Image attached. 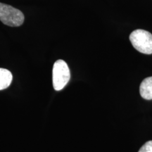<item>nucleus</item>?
Listing matches in <instances>:
<instances>
[{
    "label": "nucleus",
    "instance_id": "f257e3e1",
    "mask_svg": "<svg viewBox=\"0 0 152 152\" xmlns=\"http://www.w3.org/2000/svg\"><path fill=\"white\" fill-rule=\"evenodd\" d=\"M130 41L134 48L145 54H152V34L147 30L138 29L130 34Z\"/></svg>",
    "mask_w": 152,
    "mask_h": 152
},
{
    "label": "nucleus",
    "instance_id": "f03ea898",
    "mask_svg": "<svg viewBox=\"0 0 152 152\" xmlns=\"http://www.w3.org/2000/svg\"><path fill=\"white\" fill-rule=\"evenodd\" d=\"M71 78V73L68 64L64 60H57L52 70L53 87L56 91L62 90Z\"/></svg>",
    "mask_w": 152,
    "mask_h": 152
},
{
    "label": "nucleus",
    "instance_id": "7ed1b4c3",
    "mask_svg": "<svg viewBox=\"0 0 152 152\" xmlns=\"http://www.w3.org/2000/svg\"><path fill=\"white\" fill-rule=\"evenodd\" d=\"M0 20L11 27H18L24 22V15L10 5L0 3Z\"/></svg>",
    "mask_w": 152,
    "mask_h": 152
},
{
    "label": "nucleus",
    "instance_id": "20e7f679",
    "mask_svg": "<svg viewBox=\"0 0 152 152\" xmlns=\"http://www.w3.org/2000/svg\"><path fill=\"white\" fill-rule=\"evenodd\" d=\"M140 93L144 99H152V77H147L142 82L140 87Z\"/></svg>",
    "mask_w": 152,
    "mask_h": 152
},
{
    "label": "nucleus",
    "instance_id": "39448f33",
    "mask_svg": "<svg viewBox=\"0 0 152 152\" xmlns=\"http://www.w3.org/2000/svg\"><path fill=\"white\" fill-rule=\"evenodd\" d=\"M13 80L12 73L9 70L0 68V90L8 88Z\"/></svg>",
    "mask_w": 152,
    "mask_h": 152
},
{
    "label": "nucleus",
    "instance_id": "423d86ee",
    "mask_svg": "<svg viewBox=\"0 0 152 152\" xmlns=\"http://www.w3.org/2000/svg\"><path fill=\"white\" fill-rule=\"evenodd\" d=\"M138 152H152V141L146 142Z\"/></svg>",
    "mask_w": 152,
    "mask_h": 152
}]
</instances>
